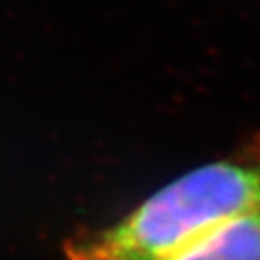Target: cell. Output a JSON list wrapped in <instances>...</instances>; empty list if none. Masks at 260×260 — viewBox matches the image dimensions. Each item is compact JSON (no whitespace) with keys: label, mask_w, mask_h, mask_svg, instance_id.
Here are the masks:
<instances>
[{"label":"cell","mask_w":260,"mask_h":260,"mask_svg":"<svg viewBox=\"0 0 260 260\" xmlns=\"http://www.w3.org/2000/svg\"><path fill=\"white\" fill-rule=\"evenodd\" d=\"M260 210V136L186 172L112 226L74 239L69 260H165L230 219Z\"/></svg>","instance_id":"obj_1"},{"label":"cell","mask_w":260,"mask_h":260,"mask_svg":"<svg viewBox=\"0 0 260 260\" xmlns=\"http://www.w3.org/2000/svg\"><path fill=\"white\" fill-rule=\"evenodd\" d=\"M165 260H260V210L219 224Z\"/></svg>","instance_id":"obj_2"}]
</instances>
